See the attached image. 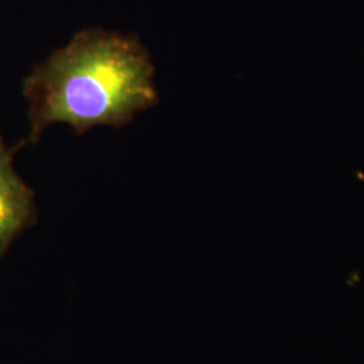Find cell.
<instances>
[{"label":"cell","instance_id":"6da1fadb","mask_svg":"<svg viewBox=\"0 0 364 364\" xmlns=\"http://www.w3.org/2000/svg\"><path fill=\"white\" fill-rule=\"evenodd\" d=\"M154 70L136 36L78 31L25 78L30 132L21 146L37 144L54 123L69 124L78 135L96 126L130 123L159 102Z\"/></svg>","mask_w":364,"mask_h":364},{"label":"cell","instance_id":"7a4b0ae2","mask_svg":"<svg viewBox=\"0 0 364 364\" xmlns=\"http://www.w3.org/2000/svg\"><path fill=\"white\" fill-rule=\"evenodd\" d=\"M15 151L0 135V258L37 221L34 192L15 170Z\"/></svg>","mask_w":364,"mask_h":364}]
</instances>
